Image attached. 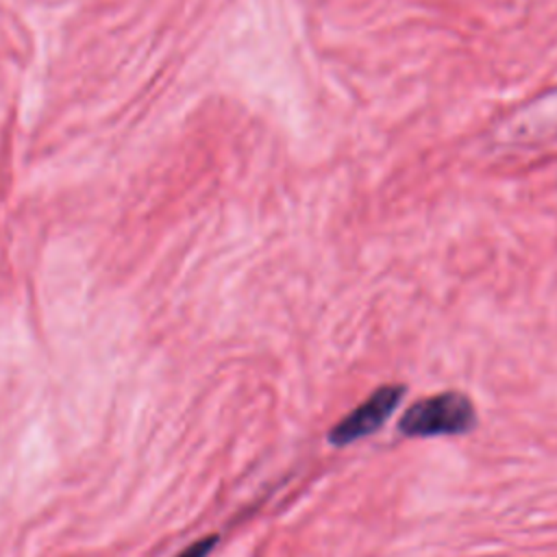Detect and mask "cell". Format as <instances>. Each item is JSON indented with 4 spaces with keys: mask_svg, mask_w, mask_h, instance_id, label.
<instances>
[{
    "mask_svg": "<svg viewBox=\"0 0 557 557\" xmlns=\"http://www.w3.org/2000/svg\"><path fill=\"white\" fill-rule=\"evenodd\" d=\"M405 392L407 387L398 383H387L376 387L363 403H359L355 409H350L344 418H339L329 429L326 433L329 444L342 448L381 431L383 424L389 420V416L403 403Z\"/></svg>",
    "mask_w": 557,
    "mask_h": 557,
    "instance_id": "7a4b0ae2",
    "label": "cell"
},
{
    "mask_svg": "<svg viewBox=\"0 0 557 557\" xmlns=\"http://www.w3.org/2000/svg\"><path fill=\"white\" fill-rule=\"evenodd\" d=\"M218 542H220V535H218V533L205 535V537H200L198 542H194L191 546H187L183 553H178L176 557H209V553L215 548Z\"/></svg>",
    "mask_w": 557,
    "mask_h": 557,
    "instance_id": "3957f363",
    "label": "cell"
},
{
    "mask_svg": "<svg viewBox=\"0 0 557 557\" xmlns=\"http://www.w3.org/2000/svg\"><path fill=\"white\" fill-rule=\"evenodd\" d=\"M472 400L457 389L437 392L411 403L398 420V433L405 437L463 435L476 426Z\"/></svg>",
    "mask_w": 557,
    "mask_h": 557,
    "instance_id": "6da1fadb",
    "label": "cell"
}]
</instances>
